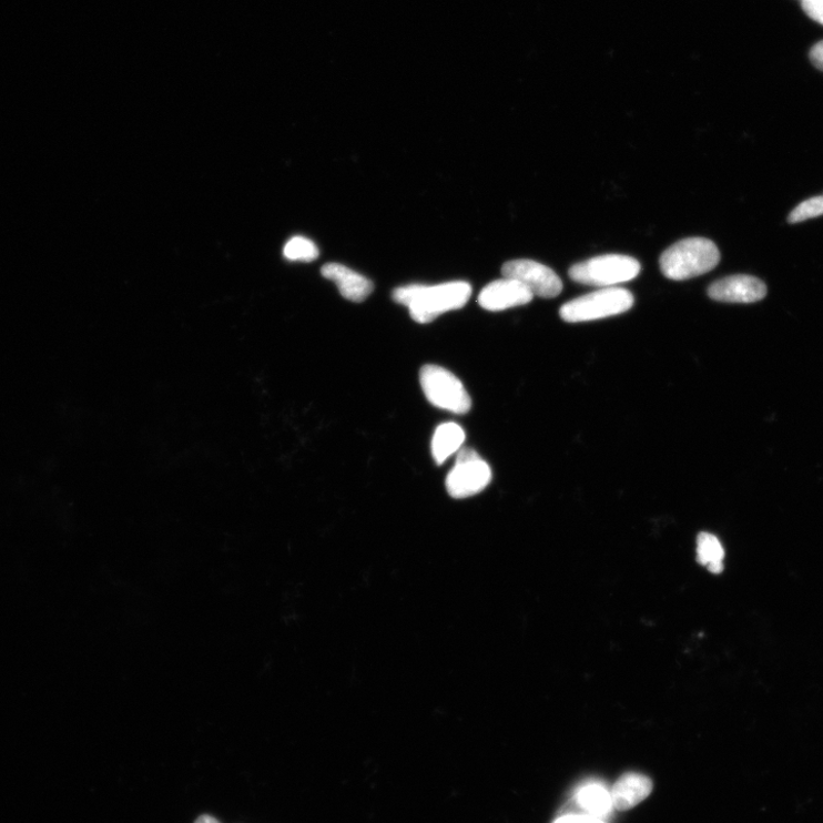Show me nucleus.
<instances>
[{"instance_id": "nucleus-1", "label": "nucleus", "mask_w": 823, "mask_h": 823, "mask_svg": "<svg viewBox=\"0 0 823 823\" xmlns=\"http://www.w3.org/2000/svg\"><path fill=\"white\" fill-rule=\"evenodd\" d=\"M473 288L467 282H450L436 286L412 284L394 291V301L408 308L417 323L428 324L440 315L464 308Z\"/></svg>"}, {"instance_id": "nucleus-2", "label": "nucleus", "mask_w": 823, "mask_h": 823, "mask_svg": "<svg viewBox=\"0 0 823 823\" xmlns=\"http://www.w3.org/2000/svg\"><path fill=\"white\" fill-rule=\"evenodd\" d=\"M721 253L714 242L701 237L673 244L660 257L662 274L672 281L691 280L717 268Z\"/></svg>"}, {"instance_id": "nucleus-3", "label": "nucleus", "mask_w": 823, "mask_h": 823, "mask_svg": "<svg viewBox=\"0 0 823 823\" xmlns=\"http://www.w3.org/2000/svg\"><path fill=\"white\" fill-rule=\"evenodd\" d=\"M641 270L640 262L631 256L608 254L580 262L570 268L569 275L576 283L604 288L634 280Z\"/></svg>"}, {"instance_id": "nucleus-4", "label": "nucleus", "mask_w": 823, "mask_h": 823, "mask_svg": "<svg viewBox=\"0 0 823 823\" xmlns=\"http://www.w3.org/2000/svg\"><path fill=\"white\" fill-rule=\"evenodd\" d=\"M633 306V295L620 287H607L575 298L559 311L568 323H582L621 315Z\"/></svg>"}, {"instance_id": "nucleus-5", "label": "nucleus", "mask_w": 823, "mask_h": 823, "mask_svg": "<svg viewBox=\"0 0 823 823\" xmlns=\"http://www.w3.org/2000/svg\"><path fill=\"white\" fill-rule=\"evenodd\" d=\"M420 383L428 402L434 406L456 415H466L470 410L471 398L450 370L426 365L420 372Z\"/></svg>"}, {"instance_id": "nucleus-6", "label": "nucleus", "mask_w": 823, "mask_h": 823, "mask_svg": "<svg viewBox=\"0 0 823 823\" xmlns=\"http://www.w3.org/2000/svg\"><path fill=\"white\" fill-rule=\"evenodd\" d=\"M492 480V471L473 448H461L456 465L446 478V490L455 499L474 497Z\"/></svg>"}, {"instance_id": "nucleus-7", "label": "nucleus", "mask_w": 823, "mask_h": 823, "mask_svg": "<svg viewBox=\"0 0 823 823\" xmlns=\"http://www.w3.org/2000/svg\"><path fill=\"white\" fill-rule=\"evenodd\" d=\"M507 278L516 280L526 285L535 295L552 298L563 291V282L549 267L534 260H512L502 267Z\"/></svg>"}, {"instance_id": "nucleus-8", "label": "nucleus", "mask_w": 823, "mask_h": 823, "mask_svg": "<svg viewBox=\"0 0 823 823\" xmlns=\"http://www.w3.org/2000/svg\"><path fill=\"white\" fill-rule=\"evenodd\" d=\"M768 288L761 280L748 275H734L720 280L708 288L715 302L729 304H754L763 301Z\"/></svg>"}, {"instance_id": "nucleus-9", "label": "nucleus", "mask_w": 823, "mask_h": 823, "mask_svg": "<svg viewBox=\"0 0 823 823\" xmlns=\"http://www.w3.org/2000/svg\"><path fill=\"white\" fill-rule=\"evenodd\" d=\"M535 294L522 283L505 277L484 287L478 296L479 306L489 312H502L528 305Z\"/></svg>"}, {"instance_id": "nucleus-10", "label": "nucleus", "mask_w": 823, "mask_h": 823, "mask_svg": "<svg viewBox=\"0 0 823 823\" xmlns=\"http://www.w3.org/2000/svg\"><path fill=\"white\" fill-rule=\"evenodd\" d=\"M653 790L650 778L640 773L623 774L613 785L611 799L613 807L628 811L647 800Z\"/></svg>"}, {"instance_id": "nucleus-11", "label": "nucleus", "mask_w": 823, "mask_h": 823, "mask_svg": "<svg viewBox=\"0 0 823 823\" xmlns=\"http://www.w3.org/2000/svg\"><path fill=\"white\" fill-rule=\"evenodd\" d=\"M322 275L334 282L342 295L353 303H363L374 289L369 280L341 264L325 265Z\"/></svg>"}, {"instance_id": "nucleus-12", "label": "nucleus", "mask_w": 823, "mask_h": 823, "mask_svg": "<svg viewBox=\"0 0 823 823\" xmlns=\"http://www.w3.org/2000/svg\"><path fill=\"white\" fill-rule=\"evenodd\" d=\"M466 434L464 429L454 423L440 425L433 437L431 454L435 463L440 466L448 458L461 450Z\"/></svg>"}, {"instance_id": "nucleus-13", "label": "nucleus", "mask_w": 823, "mask_h": 823, "mask_svg": "<svg viewBox=\"0 0 823 823\" xmlns=\"http://www.w3.org/2000/svg\"><path fill=\"white\" fill-rule=\"evenodd\" d=\"M725 557L724 548L721 541L714 535L702 532L697 540V559L698 562L708 569L709 572L720 575L724 570L723 560Z\"/></svg>"}, {"instance_id": "nucleus-14", "label": "nucleus", "mask_w": 823, "mask_h": 823, "mask_svg": "<svg viewBox=\"0 0 823 823\" xmlns=\"http://www.w3.org/2000/svg\"><path fill=\"white\" fill-rule=\"evenodd\" d=\"M578 803L588 815L600 819L610 814L613 809L611 793L600 784L586 785L578 794Z\"/></svg>"}, {"instance_id": "nucleus-15", "label": "nucleus", "mask_w": 823, "mask_h": 823, "mask_svg": "<svg viewBox=\"0 0 823 823\" xmlns=\"http://www.w3.org/2000/svg\"><path fill=\"white\" fill-rule=\"evenodd\" d=\"M318 255V247L305 237H293L284 247V256L291 261L312 262Z\"/></svg>"}, {"instance_id": "nucleus-16", "label": "nucleus", "mask_w": 823, "mask_h": 823, "mask_svg": "<svg viewBox=\"0 0 823 823\" xmlns=\"http://www.w3.org/2000/svg\"><path fill=\"white\" fill-rule=\"evenodd\" d=\"M821 215H823V195L802 202L792 211L789 222L800 223Z\"/></svg>"}, {"instance_id": "nucleus-17", "label": "nucleus", "mask_w": 823, "mask_h": 823, "mask_svg": "<svg viewBox=\"0 0 823 823\" xmlns=\"http://www.w3.org/2000/svg\"><path fill=\"white\" fill-rule=\"evenodd\" d=\"M802 8L809 18L823 26V0H805Z\"/></svg>"}, {"instance_id": "nucleus-18", "label": "nucleus", "mask_w": 823, "mask_h": 823, "mask_svg": "<svg viewBox=\"0 0 823 823\" xmlns=\"http://www.w3.org/2000/svg\"><path fill=\"white\" fill-rule=\"evenodd\" d=\"M553 823H606L602 819L592 815L570 814L557 819Z\"/></svg>"}, {"instance_id": "nucleus-19", "label": "nucleus", "mask_w": 823, "mask_h": 823, "mask_svg": "<svg viewBox=\"0 0 823 823\" xmlns=\"http://www.w3.org/2000/svg\"><path fill=\"white\" fill-rule=\"evenodd\" d=\"M810 59L816 69L823 71V41L812 48Z\"/></svg>"}, {"instance_id": "nucleus-20", "label": "nucleus", "mask_w": 823, "mask_h": 823, "mask_svg": "<svg viewBox=\"0 0 823 823\" xmlns=\"http://www.w3.org/2000/svg\"><path fill=\"white\" fill-rule=\"evenodd\" d=\"M195 823H220V821H217L215 817H213L211 815L204 814V815H201L195 821Z\"/></svg>"}, {"instance_id": "nucleus-21", "label": "nucleus", "mask_w": 823, "mask_h": 823, "mask_svg": "<svg viewBox=\"0 0 823 823\" xmlns=\"http://www.w3.org/2000/svg\"><path fill=\"white\" fill-rule=\"evenodd\" d=\"M802 2H805V0H802Z\"/></svg>"}]
</instances>
